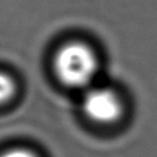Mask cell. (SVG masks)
<instances>
[{"mask_svg": "<svg viewBox=\"0 0 157 157\" xmlns=\"http://www.w3.org/2000/svg\"><path fill=\"white\" fill-rule=\"evenodd\" d=\"M55 75L70 88H90L99 70L94 48L83 41H69L57 50L53 61Z\"/></svg>", "mask_w": 157, "mask_h": 157, "instance_id": "1", "label": "cell"}, {"mask_svg": "<svg viewBox=\"0 0 157 157\" xmlns=\"http://www.w3.org/2000/svg\"><path fill=\"white\" fill-rule=\"evenodd\" d=\"M82 109L88 120L99 125L115 124L124 114V105L118 94L103 86L86 90Z\"/></svg>", "mask_w": 157, "mask_h": 157, "instance_id": "2", "label": "cell"}, {"mask_svg": "<svg viewBox=\"0 0 157 157\" xmlns=\"http://www.w3.org/2000/svg\"><path fill=\"white\" fill-rule=\"evenodd\" d=\"M15 92V84L13 80L6 73L0 72V103L6 102L13 96Z\"/></svg>", "mask_w": 157, "mask_h": 157, "instance_id": "3", "label": "cell"}, {"mask_svg": "<svg viewBox=\"0 0 157 157\" xmlns=\"http://www.w3.org/2000/svg\"><path fill=\"white\" fill-rule=\"evenodd\" d=\"M0 157H38V156L28 150L16 148V150H11L3 153Z\"/></svg>", "mask_w": 157, "mask_h": 157, "instance_id": "4", "label": "cell"}]
</instances>
